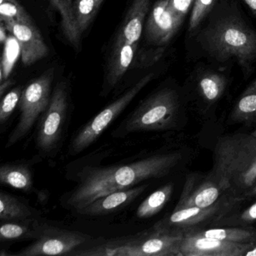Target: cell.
<instances>
[{"mask_svg":"<svg viewBox=\"0 0 256 256\" xmlns=\"http://www.w3.org/2000/svg\"><path fill=\"white\" fill-rule=\"evenodd\" d=\"M239 256H256V240L246 242L240 252Z\"/></svg>","mask_w":256,"mask_h":256,"instance_id":"836d02e7","label":"cell"},{"mask_svg":"<svg viewBox=\"0 0 256 256\" xmlns=\"http://www.w3.org/2000/svg\"><path fill=\"white\" fill-rule=\"evenodd\" d=\"M12 84V80H10V79H7V80H4V82L0 84V96H1V97L4 96L6 90L10 88Z\"/></svg>","mask_w":256,"mask_h":256,"instance_id":"d590c367","label":"cell"},{"mask_svg":"<svg viewBox=\"0 0 256 256\" xmlns=\"http://www.w3.org/2000/svg\"><path fill=\"white\" fill-rule=\"evenodd\" d=\"M246 244L206 238L192 230H186L180 253V256H239Z\"/></svg>","mask_w":256,"mask_h":256,"instance_id":"5bb4252c","label":"cell"},{"mask_svg":"<svg viewBox=\"0 0 256 256\" xmlns=\"http://www.w3.org/2000/svg\"><path fill=\"white\" fill-rule=\"evenodd\" d=\"M174 192L172 182L166 184L150 194L138 208L136 216L140 218H148L156 215L169 202Z\"/></svg>","mask_w":256,"mask_h":256,"instance_id":"4316f807","label":"cell"},{"mask_svg":"<svg viewBox=\"0 0 256 256\" xmlns=\"http://www.w3.org/2000/svg\"><path fill=\"white\" fill-rule=\"evenodd\" d=\"M31 206L13 194L0 192V220L2 222L36 218L37 214Z\"/></svg>","mask_w":256,"mask_h":256,"instance_id":"d4e9b609","label":"cell"},{"mask_svg":"<svg viewBox=\"0 0 256 256\" xmlns=\"http://www.w3.org/2000/svg\"><path fill=\"white\" fill-rule=\"evenodd\" d=\"M238 200L240 199L234 196L210 174L192 173L186 176L175 208L206 209Z\"/></svg>","mask_w":256,"mask_h":256,"instance_id":"ba28073f","label":"cell"},{"mask_svg":"<svg viewBox=\"0 0 256 256\" xmlns=\"http://www.w3.org/2000/svg\"><path fill=\"white\" fill-rule=\"evenodd\" d=\"M208 53L220 62L234 58L244 66L256 60V34L236 19L217 23L205 36Z\"/></svg>","mask_w":256,"mask_h":256,"instance_id":"277c9868","label":"cell"},{"mask_svg":"<svg viewBox=\"0 0 256 256\" xmlns=\"http://www.w3.org/2000/svg\"><path fill=\"white\" fill-rule=\"evenodd\" d=\"M54 8L59 12L61 16V26L64 35L74 47L80 44V34L76 20L72 0H49Z\"/></svg>","mask_w":256,"mask_h":256,"instance_id":"484cf974","label":"cell"},{"mask_svg":"<svg viewBox=\"0 0 256 256\" xmlns=\"http://www.w3.org/2000/svg\"><path fill=\"white\" fill-rule=\"evenodd\" d=\"M246 4L251 8L252 11L256 14V0H244Z\"/></svg>","mask_w":256,"mask_h":256,"instance_id":"74e56055","label":"cell"},{"mask_svg":"<svg viewBox=\"0 0 256 256\" xmlns=\"http://www.w3.org/2000/svg\"><path fill=\"white\" fill-rule=\"evenodd\" d=\"M256 197V186L252 187V188L248 190V191L246 192L245 193L242 194L240 197V200H247V199L253 198Z\"/></svg>","mask_w":256,"mask_h":256,"instance_id":"e575fe53","label":"cell"},{"mask_svg":"<svg viewBox=\"0 0 256 256\" xmlns=\"http://www.w3.org/2000/svg\"><path fill=\"white\" fill-rule=\"evenodd\" d=\"M150 2V0H133L119 35L126 41L137 43L140 40Z\"/></svg>","mask_w":256,"mask_h":256,"instance_id":"44dd1931","label":"cell"},{"mask_svg":"<svg viewBox=\"0 0 256 256\" xmlns=\"http://www.w3.org/2000/svg\"><path fill=\"white\" fill-rule=\"evenodd\" d=\"M54 76V70L50 68L23 90L18 106V121L8 136L6 148H11L23 140L46 112L52 100Z\"/></svg>","mask_w":256,"mask_h":256,"instance_id":"8992f818","label":"cell"},{"mask_svg":"<svg viewBox=\"0 0 256 256\" xmlns=\"http://www.w3.org/2000/svg\"><path fill=\"white\" fill-rule=\"evenodd\" d=\"M148 187V184H143L104 194L96 199L78 212L90 216L108 215L130 204L139 197Z\"/></svg>","mask_w":256,"mask_h":256,"instance_id":"9a60e30c","label":"cell"},{"mask_svg":"<svg viewBox=\"0 0 256 256\" xmlns=\"http://www.w3.org/2000/svg\"><path fill=\"white\" fill-rule=\"evenodd\" d=\"M23 90L20 86L14 88L2 97L0 104V125L4 127L11 118L12 115L19 106Z\"/></svg>","mask_w":256,"mask_h":256,"instance_id":"f546056e","label":"cell"},{"mask_svg":"<svg viewBox=\"0 0 256 256\" xmlns=\"http://www.w3.org/2000/svg\"><path fill=\"white\" fill-rule=\"evenodd\" d=\"M46 224L37 217L24 220L2 222L0 227V241L4 242L36 240L41 234Z\"/></svg>","mask_w":256,"mask_h":256,"instance_id":"ffe728a7","label":"cell"},{"mask_svg":"<svg viewBox=\"0 0 256 256\" xmlns=\"http://www.w3.org/2000/svg\"><path fill=\"white\" fill-rule=\"evenodd\" d=\"M184 160V152L172 151L128 164L86 168L79 174L76 186L64 196L62 203L67 209L78 212L104 194L136 186L146 180L164 178Z\"/></svg>","mask_w":256,"mask_h":256,"instance_id":"6da1fadb","label":"cell"},{"mask_svg":"<svg viewBox=\"0 0 256 256\" xmlns=\"http://www.w3.org/2000/svg\"><path fill=\"white\" fill-rule=\"evenodd\" d=\"M2 22L18 43L24 65H32L48 56V48L34 23H20L14 20Z\"/></svg>","mask_w":256,"mask_h":256,"instance_id":"4fadbf2b","label":"cell"},{"mask_svg":"<svg viewBox=\"0 0 256 256\" xmlns=\"http://www.w3.org/2000/svg\"><path fill=\"white\" fill-rule=\"evenodd\" d=\"M0 182L24 192L34 190L32 170L24 164L6 163L0 168Z\"/></svg>","mask_w":256,"mask_h":256,"instance_id":"603a6c76","label":"cell"},{"mask_svg":"<svg viewBox=\"0 0 256 256\" xmlns=\"http://www.w3.org/2000/svg\"><path fill=\"white\" fill-rule=\"evenodd\" d=\"M70 118V102L66 84L60 82L52 92L48 107L37 122L36 149L43 156H54L62 146Z\"/></svg>","mask_w":256,"mask_h":256,"instance_id":"5b68a950","label":"cell"},{"mask_svg":"<svg viewBox=\"0 0 256 256\" xmlns=\"http://www.w3.org/2000/svg\"><path fill=\"white\" fill-rule=\"evenodd\" d=\"M196 0H170V6L173 11L184 18Z\"/></svg>","mask_w":256,"mask_h":256,"instance_id":"d6a6232c","label":"cell"},{"mask_svg":"<svg viewBox=\"0 0 256 256\" xmlns=\"http://www.w3.org/2000/svg\"><path fill=\"white\" fill-rule=\"evenodd\" d=\"M229 125L240 124L256 136V78L241 94L228 116Z\"/></svg>","mask_w":256,"mask_h":256,"instance_id":"e0dca14e","label":"cell"},{"mask_svg":"<svg viewBox=\"0 0 256 256\" xmlns=\"http://www.w3.org/2000/svg\"><path fill=\"white\" fill-rule=\"evenodd\" d=\"M182 20L172 10L170 0H160L154 6L146 22V38L156 46L166 44L176 34Z\"/></svg>","mask_w":256,"mask_h":256,"instance_id":"7c38bea8","label":"cell"},{"mask_svg":"<svg viewBox=\"0 0 256 256\" xmlns=\"http://www.w3.org/2000/svg\"><path fill=\"white\" fill-rule=\"evenodd\" d=\"M214 4L215 0H196L190 17L188 31L193 32L194 30L197 29L200 22L210 11Z\"/></svg>","mask_w":256,"mask_h":256,"instance_id":"4dcf8cb0","label":"cell"},{"mask_svg":"<svg viewBox=\"0 0 256 256\" xmlns=\"http://www.w3.org/2000/svg\"><path fill=\"white\" fill-rule=\"evenodd\" d=\"M103 0H76L74 11L80 34H83L95 17Z\"/></svg>","mask_w":256,"mask_h":256,"instance_id":"83f0119b","label":"cell"},{"mask_svg":"<svg viewBox=\"0 0 256 256\" xmlns=\"http://www.w3.org/2000/svg\"><path fill=\"white\" fill-rule=\"evenodd\" d=\"M184 112L179 94L164 88L142 100L112 136L124 138L134 133L176 130L184 124Z\"/></svg>","mask_w":256,"mask_h":256,"instance_id":"7a4b0ae2","label":"cell"},{"mask_svg":"<svg viewBox=\"0 0 256 256\" xmlns=\"http://www.w3.org/2000/svg\"><path fill=\"white\" fill-rule=\"evenodd\" d=\"M214 157L210 174L214 178L256 160V136L234 133L220 137L214 148Z\"/></svg>","mask_w":256,"mask_h":256,"instance_id":"9c48e42d","label":"cell"},{"mask_svg":"<svg viewBox=\"0 0 256 256\" xmlns=\"http://www.w3.org/2000/svg\"><path fill=\"white\" fill-rule=\"evenodd\" d=\"M152 78L154 74L152 73L142 78L119 98L106 106L96 116L79 128L70 140L68 154L70 156L78 155L94 144L128 107L140 90L151 82Z\"/></svg>","mask_w":256,"mask_h":256,"instance_id":"52a82bcc","label":"cell"},{"mask_svg":"<svg viewBox=\"0 0 256 256\" xmlns=\"http://www.w3.org/2000/svg\"><path fill=\"white\" fill-rule=\"evenodd\" d=\"M215 178L234 196L240 199L244 193L256 186V160Z\"/></svg>","mask_w":256,"mask_h":256,"instance_id":"ac0fdd59","label":"cell"},{"mask_svg":"<svg viewBox=\"0 0 256 256\" xmlns=\"http://www.w3.org/2000/svg\"><path fill=\"white\" fill-rule=\"evenodd\" d=\"M137 48V43L128 42L118 36L108 67L106 83L108 92L120 82L132 64Z\"/></svg>","mask_w":256,"mask_h":256,"instance_id":"2e32d148","label":"cell"},{"mask_svg":"<svg viewBox=\"0 0 256 256\" xmlns=\"http://www.w3.org/2000/svg\"><path fill=\"white\" fill-rule=\"evenodd\" d=\"M184 235L181 230L166 228L156 223L148 230L108 240L84 250L78 248L70 256H180Z\"/></svg>","mask_w":256,"mask_h":256,"instance_id":"3957f363","label":"cell"},{"mask_svg":"<svg viewBox=\"0 0 256 256\" xmlns=\"http://www.w3.org/2000/svg\"><path fill=\"white\" fill-rule=\"evenodd\" d=\"M164 52V48L149 49V50H142L138 58L134 60L136 68H146L154 65L160 60L163 56Z\"/></svg>","mask_w":256,"mask_h":256,"instance_id":"1f68e13d","label":"cell"},{"mask_svg":"<svg viewBox=\"0 0 256 256\" xmlns=\"http://www.w3.org/2000/svg\"><path fill=\"white\" fill-rule=\"evenodd\" d=\"M1 22L14 20L20 23H32V18L18 0H0Z\"/></svg>","mask_w":256,"mask_h":256,"instance_id":"f1b7e54d","label":"cell"},{"mask_svg":"<svg viewBox=\"0 0 256 256\" xmlns=\"http://www.w3.org/2000/svg\"><path fill=\"white\" fill-rule=\"evenodd\" d=\"M192 232L206 236L229 242H252L256 240V228L223 227V226H206L199 228L191 229Z\"/></svg>","mask_w":256,"mask_h":256,"instance_id":"cb8c5ba5","label":"cell"},{"mask_svg":"<svg viewBox=\"0 0 256 256\" xmlns=\"http://www.w3.org/2000/svg\"><path fill=\"white\" fill-rule=\"evenodd\" d=\"M244 202L242 200L218 205L214 208H174L169 215L156 222L158 226L172 230L184 232L191 229L210 226L216 220L230 208Z\"/></svg>","mask_w":256,"mask_h":256,"instance_id":"8fae6325","label":"cell"},{"mask_svg":"<svg viewBox=\"0 0 256 256\" xmlns=\"http://www.w3.org/2000/svg\"><path fill=\"white\" fill-rule=\"evenodd\" d=\"M254 223H256V199L248 204L244 200L234 205L209 226L250 228L253 227Z\"/></svg>","mask_w":256,"mask_h":256,"instance_id":"7402d4cb","label":"cell"},{"mask_svg":"<svg viewBox=\"0 0 256 256\" xmlns=\"http://www.w3.org/2000/svg\"><path fill=\"white\" fill-rule=\"evenodd\" d=\"M6 28L4 22H1V26H0V42L2 44H5L6 42Z\"/></svg>","mask_w":256,"mask_h":256,"instance_id":"8d00e7d4","label":"cell"},{"mask_svg":"<svg viewBox=\"0 0 256 256\" xmlns=\"http://www.w3.org/2000/svg\"><path fill=\"white\" fill-rule=\"evenodd\" d=\"M90 238L86 234L46 224L41 234L30 245L8 256H70Z\"/></svg>","mask_w":256,"mask_h":256,"instance_id":"30bf717a","label":"cell"},{"mask_svg":"<svg viewBox=\"0 0 256 256\" xmlns=\"http://www.w3.org/2000/svg\"><path fill=\"white\" fill-rule=\"evenodd\" d=\"M227 80L222 74L206 72L200 76L197 84V92L200 98V112L208 114L224 94Z\"/></svg>","mask_w":256,"mask_h":256,"instance_id":"d6986e66","label":"cell"}]
</instances>
